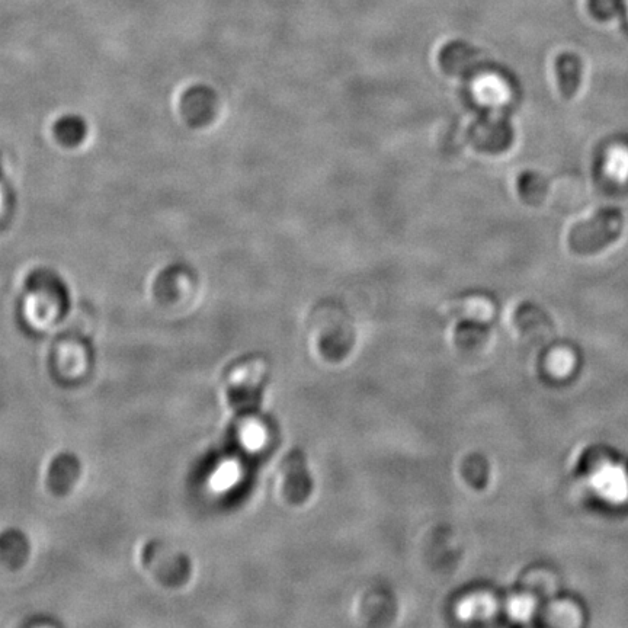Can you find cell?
Segmentation results:
<instances>
[{"label": "cell", "instance_id": "cell-1", "mask_svg": "<svg viewBox=\"0 0 628 628\" xmlns=\"http://www.w3.org/2000/svg\"><path fill=\"white\" fill-rule=\"evenodd\" d=\"M623 229V214L615 208L601 211L595 219L573 227L569 243L576 252L589 253L614 242Z\"/></svg>", "mask_w": 628, "mask_h": 628}, {"label": "cell", "instance_id": "cell-2", "mask_svg": "<svg viewBox=\"0 0 628 628\" xmlns=\"http://www.w3.org/2000/svg\"><path fill=\"white\" fill-rule=\"evenodd\" d=\"M589 483L602 501L611 505H621L628 501V473L620 464L613 461L597 464L589 476Z\"/></svg>", "mask_w": 628, "mask_h": 628}, {"label": "cell", "instance_id": "cell-3", "mask_svg": "<svg viewBox=\"0 0 628 628\" xmlns=\"http://www.w3.org/2000/svg\"><path fill=\"white\" fill-rule=\"evenodd\" d=\"M217 110V96L207 86H192L181 99V111L192 127H201L213 120Z\"/></svg>", "mask_w": 628, "mask_h": 628}, {"label": "cell", "instance_id": "cell-4", "mask_svg": "<svg viewBox=\"0 0 628 628\" xmlns=\"http://www.w3.org/2000/svg\"><path fill=\"white\" fill-rule=\"evenodd\" d=\"M544 621L553 627L582 626V608L576 602L567 601V599L551 602L544 611Z\"/></svg>", "mask_w": 628, "mask_h": 628}, {"label": "cell", "instance_id": "cell-5", "mask_svg": "<svg viewBox=\"0 0 628 628\" xmlns=\"http://www.w3.org/2000/svg\"><path fill=\"white\" fill-rule=\"evenodd\" d=\"M88 134L86 121L79 115H63L54 124V136L64 147H76L85 140Z\"/></svg>", "mask_w": 628, "mask_h": 628}, {"label": "cell", "instance_id": "cell-6", "mask_svg": "<svg viewBox=\"0 0 628 628\" xmlns=\"http://www.w3.org/2000/svg\"><path fill=\"white\" fill-rule=\"evenodd\" d=\"M457 611L461 620H486L496 611V599L485 592L471 595L461 602Z\"/></svg>", "mask_w": 628, "mask_h": 628}, {"label": "cell", "instance_id": "cell-7", "mask_svg": "<svg viewBox=\"0 0 628 628\" xmlns=\"http://www.w3.org/2000/svg\"><path fill=\"white\" fill-rule=\"evenodd\" d=\"M525 585L541 597H551L559 591L560 583L556 573L551 570L537 569L525 576Z\"/></svg>", "mask_w": 628, "mask_h": 628}, {"label": "cell", "instance_id": "cell-8", "mask_svg": "<svg viewBox=\"0 0 628 628\" xmlns=\"http://www.w3.org/2000/svg\"><path fill=\"white\" fill-rule=\"evenodd\" d=\"M547 371L554 378H566L576 367V357L570 349L557 348L551 351L546 360Z\"/></svg>", "mask_w": 628, "mask_h": 628}, {"label": "cell", "instance_id": "cell-9", "mask_svg": "<svg viewBox=\"0 0 628 628\" xmlns=\"http://www.w3.org/2000/svg\"><path fill=\"white\" fill-rule=\"evenodd\" d=\"M557 73L560 76V86L563 94L572 96L578 86L579 63L576 57L562 56L557 62Z\"/></svg>", "mask_w": 628, "mask_h": 628}, {"label": "cell", "instance_id": "cell-10", "mask_svg": "<svg viewBox=\"0 0 628 628\" xmlns=\"http://www.w3.org/2000/svg\"><path fill=\"white\" fill-rule=\"evenodd\" d=\"M605 171L614 181L624 182L628 179V150L624 147H615L607 156Z\"/></svg>", "mask_w": 628, "mask_h": 628}, {"label": "cell", "instance_id": "cell-11", "mask_svg": "<svg viewBox=\"0 0 628 628\" xmlns=\"http://www.w3.org/2000/svg\"><path fill=\"white\" fill-rule=\"evenodd\" d=\"M535 601L533 595H517V597L511 598L506 604V611H508L509 617L515 621L531 620L535 613Z\"/></svg>", "mask_w": 628, "mask_h": 628}, {"label": "cell", "instance_id": "cell-12", "mask_svg": "<svg viewBox=\"0 0 628 628\" xmlns=\"http://www.w3.org/2000/svg\"><path fill=\"white\" fill-rule=\"evenodd\" d=\"M242 441L249 450H259L267 441V431L259 424H249L242 431Z\"/></svg>", "mask_w": 628, "mask_h": 628}, {"label": "cell", "instance_id": "cell-13", "mask_svg": "<svg viewBox=\"0 0 628 628\" xmlns=\"http://www.w3.org/2000/svg\"><path fill=\"white\" fill-rule=\"evenodd\" d=\"M0 175H2V162H0Z\"/></svg>", "mask_w": 628, "mask_h": 628}, {"label": "cell", "instance_id": "cell-14", "mask_svg": "<svg viewBox=\"0 0 628 628\" xmlns=\"http://www.w3.org/2000/svg\"><path fill=\"white\" fill-rule=\"evenodd\" d=\"M627 5H628V0H627Z\"/></svg>", "mask_w": 628, "mask_h": 628}]
</instances>
